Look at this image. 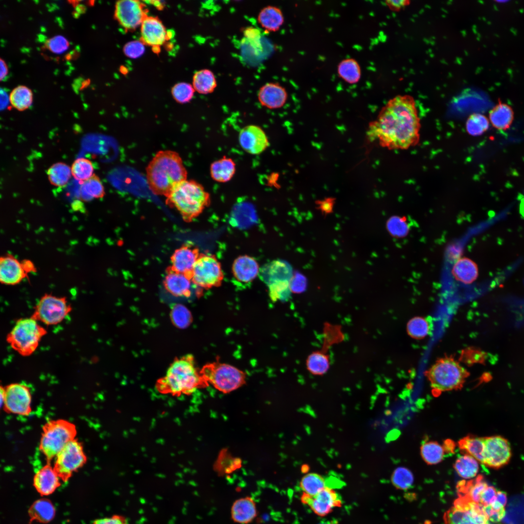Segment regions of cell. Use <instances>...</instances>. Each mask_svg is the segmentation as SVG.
<instances>
[{
	"label": "cell",
	"instance_id": "4fadbf2b",
	"mask_svg": "<svg viewBox=\"0 0 524 524\" xmlns=\"http://www.w3.org/2000/svg\"><path fill=\"white\" fill-rule=\"evenodd\" d=\"M145 4L138 0H123L116 2L115 17L125 30L131 31L141 26L147 15Z\"/></svg>",
	"mask_w": 524,
	"mask_h": 524
},
{
	"label": "cell",
	"instance_id": "8d00e7d4",
	"mask_svg": "<svg viewBox=\"0 0 524 524\" xmlns=\"http://www.w3.org/2000/svg\"><path fill=\"white\" fill-rule=\"evenodd\" d=\"M454 467L461 477L470 479L475 477L478 472V461L473 457L464 454L457 459Z\"/></svg>",
	"mask_w": 524,
	"mask_h": 524
},
{
	"label": "cell",
	"instance_id": "6da1fadb",
	"mask_svg": "<svg viewBox=\"0 0 524 524\" xmlns=\"http://www.w3.org/2000/svg\"><path fill=\"white\" fill-rule=\"evenodd\" d=\"M421 129L415 103L408 96H397L389 101L377 119L370 123V140H377L390 150L407 149L416 146Z\"/></svg>",
	"mask_w": 524,
	"mask_h": 524
},
{
	"label": "cell",
	"instance_id": "db71d44e",
	"mask_svg": "<svg viewBox=\"0 0 524 524\" xmlns=\"http://www.w3.org/2000/svg\"><path fill=\"white\" fill-rule=\"evenodd\" d=\"M245 38L250 45L255 49L261 47V33L259 29L254 27H247L243 31Z\"/></svg>",
	"mask_w": 524,
	"mask_h": 524
},
{
	"label": "cell",
	"instance_id": "b9f144b4",
	"mask_svg": "<svg viewBox=\"0 0 524 524\" xmlns=\"http://www.w3.org/2000/svg\"><path fill=\"white\" fill-rule=\"evenodd\" d=\"M306 365L307 369L312 374L322 375L327 372L329 367V358L326 353L322 351H316L308 357Z\"/></svg>",
	"mask_w": 524,
	"mask_h": 524
},
{
	"label": "cell",
	"instance_id": "e0dca14e",
	"mask_svg": "<svg viewBox=\"0 0 524 524\" xmlns=\"http://www.w3.org/2000/svg\"><path fill=\"white\" fill-rule=\"evenodd\" d=\"M238 139L241 147L252 155L262 153L269 146L265 132L255 125H249L242 128L239 132Z\"/></svg>",
	"mask_w": 524,
	"mask_h": 524
},
{
	"label": "cell",
	"instance_id": "7a4b0ae2",
	"mask_svg": "<svg viewBox=\"0 0 524 524\" xmlns=\"http://www.w3.org/2000/svg\"><path fill=\"white\" fill-rule=\"evenodd\" d=\"M147 180L152 192L167 196L178 184L187 180V172L179 154L172 150L158 151L146 168Z\"/></svg>",
	"mask_w": 524,
	"mask_h": 524
},
{
	"label": "cell",
	"instance_id": "52a82bcc",
	"mask_svg": "<svg viewBox=\"0 0 524 524\" xmlns=\"http://www.w3.org/2000/svg\"><path fill=\"white\" fill-rule=\"evenodd\" d=\"M77 430L75 426L67 421L59 419L49 421L43 427L39 449L51 460L70 441L74 439Z\"/></svg>",
	"mask_w": 524,
	"mask_h": 524
},
{
	"label": "cell",
	"instance_id": "5b68a950",
	"mask_svg": "<svg viewBox=\"0 0 524 524\" xmlns=\"http://www.w3.org/2000/svg\"><path fill=\"white\" fill-rule=\"evenodd\" d=\"M426 375L432 388L442 392L461 389L469 373L454 358L445 356L436 360Z\"/></svg>",
	"mask_w": 524,
	"mask_h": 524
},
{
	"label": "cell",
	"instance_id": "f546056e",
	"mask_svg": "<svg viewBox=\"0 0 524 524\" xmlns=\"http://www.w3.org/2000/svg\"><path fill=\"white\" fill-rule=\"evenodd\" d=\"M452 272L458 281L469 284L474 282L478 276V268L472 260L464 258L458 260L454 264Z\"/></svg>",
	"mask_w": 524,
	"mask_h": 524
},
{
	"label": "cell",
	"instance_id": "3957f363",
	"mask_svg": "<svg viewBox=\"0 0 524 524\" xmlns=\"http://www.w3.org/2000/svg\"><path fill=\"white\" fill-rule=\"evenodd\" d=\"M209 383L196 368L194 358L187 355L175 360L159 381V390L173 394H191Z\"/></svg>",
	"mask_w": 524,
	"mask_h": 524
},
{
	"label": "cell",
	"instance_id": "c3c4849f",
	"mask_svg": "<svg viewBox=\"0 0 524 524\" xmlns=\"http://www.w3.org/2000/svg\"><path fill=\"white\" fill-rule=\"evenodd\" d=\"M387 228L390 234L398 238L406 236L409 230L408 224L405 218L399 216L390 218L387 222Z\"/></svg>",
	"mask_w": 524,
	"mask_h": 524
},
{
	"label": "cell",
	"instance_id": "8992f818",
	"mask_svg": "<svg viewBox=\"0 0 524 524\" xmlns=\"http://www.w3.org/2000/svg\"><path fill=\"white\" fill-rule=\"evenodd\" d=\"M47 333L38 322L30 318L17 320L6 339L11 347L20 355L27 357L37 348L41 339Z\"/></svg>",
	"mask_w": 524,
	"mask_h": 524
},
{
	"label": "cell",
	"instance_id": "9c48e42d",
	"mask_svg": "<svg viewBox=\"0 0 524 524\" xmlns=\"http://www.w3.org/2000/svg\"><path fill=\"white\" fill-rule=\"evenodd\" d=\"M72 307L66 297L44 295L36 304L31 317L49 325L59 324L71 312Z\"/></svg>",
	"mask_w": 524,
	"mask_h": 524
},
{
	"label": "cell",
	"instance_id": "680465c9",
	"mask_svg": "<svg viewBox=\"0 0 524 524\" xmlns=\"http://www.w3.org/2000/svg\"><path fill=\"white\" fill-rule=\"evenodd\" d=\"M334 203V198H326L322 200L316 202V204L320 209L324 213H329L332 212Z\"/></svg>",
	"mask_w": 524,
	"mask_h": 524
},
{
	"label": "cell",
	"instance_id": "74e56055",
	"mask_svg": "<svg viewBox=\"0 0 524 524\" xmlns=\"http://www.w3.org/2000/svg\"><path fill=\"white\" fill-rule=\"evenodd\" d=\"M423 460L428 464L434 465L441 462L446 452L444 447L435 441H427L421 446Z\"/></svg>",
	"mask_w": 524,
	"mask_h": 524
},
{
	"label": "cell",
	"instance_id": "ab89813d",
	"mask_svg": "<svg viewBox=\"0 0 524 524\" xmlns=\"http://www.w3.org/2000/svg\"><path fill=\"white\" fill-rule=\"evenodd\" d=\"M327 484L326 479L322 475L317 473H311L303 476L300 481L299 486L303 492L314 496L325 488L328 487Z\"/></svg>",
	"mask_w": 524,
	"mask_h": 524
},
{
	"label": "cell",
	"instance_id": "f35d334b",
	"mask_svg": "<svg viewBox=\"0 0 524 524\" xmlns=\"http://www.w3.org/2000/svg\"><path fill=\"white\" fill-rule=\"evenodd\" d=\"M12 106L16 110L23 111L32 104L33 93L30 89L24 85H19L11 92L9 96Z\"/></svg>",
	"mask_w": 524,
	"mask_h": 524
},
{
	"label": "cell",
	"instance_id": "cb8c5ba5",
	"mask_svg": "<svg viewBox=\"0 0 524 524\" xmlns=\"http://www.w3.org/2000/svg\"><path fill=\"white\" fill-rule=\"evenodd\" d=\"M191 277L170 269L164 281L167 291L175 296H189L191 293Z\"/></svg>",
	"mask_w": 524,
	"mask_h": 524
},
{
	"label": "cell",
	"instance_id": "bcb514c9",
	"mask_svg": "<svg viewBox=\"0 0 524 524\" xmlns=\"http://www.w3.org/2000/svg\"><path fill=\"white\" fill-rule=\"evenodd\" d=\"M413 481L414 478L411 472L405 467H398L392 474V482L398 489H409L413 484Z\"/></svg>",
	"mask_w": 524,
	"mask_h": 524
},
{
	"label": "cell",
	"instance_id": "7dc6e473",
	"mask_svg": "<svg viewBox=\"0 0 524 524\" xmlns=\"http://www.w3.org/2000/svg\"><path fill=\"white\" fill-rule=\"evenodd\" d=\"M195 89L193 85L188 83L180 82L175 84L171 90L175 100L180 103L190 101L193 98Z\"/></svg>",
	"mask_w": 524,
	"mask_h": 524
},
{
	"label": "cell",
	"instance_id": "60d3db41",
	"mask_svg": "<svg viewBox=\"0 0 524 524\" xmlns=\"http://www.w3.org/2000/svg\"><path fill=\"white\" fill-rule=\"evenodd\" d=\"M241 466L240 458H233L226 449L222 450L214 465V469L220 475L230 474Z\"/></svg>",
	"mask_w": 524,
	"mask_h": 524
},
{
	"label": "cell",
	"instance_id": "d590c367",
	"mask_svg": "<svg viewBox=\"0 0 524 524\" xmlns=\"http://www.w3.org/2000/svg\"><path fill=\"white\" fill-rule=\"evenodd\" d=\"M47 175L52 185L62 187L67 184L71 177V168L64 163H56L48 169Z\"/></svg>",
	"mask_w": 524,
	"mask_h": 524
},
{
	"label": "cell",
	"instance_id": "6125c7cd",
	"mask_svg": "<svg viewBox=\"0 0 524 524\" xmlns=\"http://www.w3.org/2000/svg\"><path fill=\"white\" fill-rule=\"evenodd\" d=\"M0 81H2L8 74V68L5 62L1 58L0 59Z\"/></svg>",
	"mask_w": 524,
	"mask_h": 524
},
{
	"label": "cell",
	"instance_id": "6f0895ef",
	"mask_svg": "<svg viewBox=\"0 0 524 524\" xmlns=\"http://www.w3.org/2000/svg\"><path fill=\"white\" fill-rule=\"evenodd\" d=\"M93 524H128L126 518L121 515H115L110 517L98 519Z\"/></svg>",
	"mask_w": 524,
	"mask_h": 524
},
{
	"label": "cell",
	"instance_id": "d6986e66",
	"mask_svg": "<svg viewBox=\"0 0 524 524\" xmlns=\"http://www.w3.org/2000/svg\"><path fill=\"white\" fill-rule=\"evenodd\" d=\"M21 261L11 254L1 256L0 259V281L2 284L15 285L27 278Z\"/></svg>",
	"mask_w": 524,
	"mask_h": 524
},
{
	"label": "cell",
	"instance_id": "94428289",
	"mask_svg": "<svg viewBox=\"0 0 524 524\" xmlns=\"http://www.w3.org/2000/svg\"><path fill=\"white\" fill-rule=\"evenodd\" d=\"M25 272L28 275L31 272H36V269L34 263L29 260H23L21 261Z\"/></svg>",
	"mask_w": 524,
	"mask_h": 524
},
{
	"label": "cell",
	"instance_id": "e575fe53",
	"mask_svg": "<svg viewBox=\"0 0 524 524\" xmlns=\"http://www.w3.org/2000/svg\"><path fill=\"white\" fill-rule=\"evenodd\" d=\"M339 76L350 84L358 82L360 79L361 69L358 62L352 58L343 60L338 66Z\"/></svg>",
	"mask_w": 524,
	"mask_h": 524
},
{
	"label": "cell",
	"instance_id": "11a10c76",
	"mask_svg": "<svg viewBox=\"0 0 524 524\" xmlns=\"http://www.w3.org/2000/svg\"><path fill=\"white\" fill-rule=\"evenodd\" d=\"M497 492L494 487L488 485L482 493L478 504L485 507L491 504L496 500Z\"/></svg>",
	"mask_w": 524,
	"mask_h": 524
},
{
	"label": "cell",
	"instance_id": "44dd1931",
	"mask_svg": "<svg viewBox=\"0 0 524 524\" xmlns=\"http://www.w3.org/2000/svg\"><path fill=\"white\" fill-rule=\"evenodd\" d=\"M288 98L285 88L277 82H268L259 89L258 98L261 105L270 109L281 108Z\"/></svg>",
	"mask_w": 524,
	"mask_h": 524
},
{
	"label": "cell",
	"instance_id": "ee69618b",
	"mask_svg": "<svg viewBox=\"0 0 524 524\" xmlns=\"http://www.w3.org/2000/svg\"><path fill=\"white\" fill-rule=\"evenodd\" d=\"M488 118L480 114H473L469 116L466 122L467 132L472 136H480L489 128Z\"/></svg>",
	"mask_w": 524,
	"mask_h": 524
},
{
	"label": "cell",
	"instance_id": "ac0fdd59",
	"mask_svg": "<svg viewBox=\"0 0 524 524\" xmlns=\"http://www.w3.org/2000/svg\"><path fill=\"white\" fill-rule=\"evenodd\" d=\"M140 26L141 40L145 45L159 48L168 38V32L157 17L146 16Z\"/></svg>",
	"mask_w": 524,
	"mask_h": 524
},
{
	"label": "cell",
	"instance_id": "7c38bea8",
	"mask_svg": "<svg viewBox=\"0 0 524 524\" xmlns=\"http://www.w3.org/2000/svg\"><path fill=\"white\" fill-rule=\"evenodd\" d=\"M55 457L53 468L59 478L65 482L86 461L82 446L75 439L68 442Z\"/></svg>",
	"mask_w": 524,
	"mask_h": 524
},
{
	"label": "cell",
	"instance_id": "836d02e7",
	"mask_svg": "<svg viewBox=\"0 0 524 524\" xmlns=\"http://www.w3.org/2000/svg\"><path fill=\"white\" fill-rule=\"evenodd\" d=\"M105 195L104 186L99 178L94 174L82 182L80 189V198L88 202L93 199L102 198Z\"/></svg>",
	"mask_w": 524,
	"mask_h": 524
},
{
	"label": "cell",
	"instance_id": "f1b7e54d",
	"mask_svg": "<svg viewBox=\"0 0 524 524\" xmlns=\"http://www.w3.org/2000/svg\"><path fill=\"white\" fill-rule=\"evenodd\" d=\"M489 119L494 128L506 131L510 127L513 121L514 112L509 105L499 101L490 111Z\"/></svg>",
	"mask_w": 524,
	"mask_h": 524
},
{
	"label": "cell",
	"instance_id": "4dcf8cb0",
	"mask_svg": "<svg viewBox=\"0 0 524 524\" xmlns=\"http://www.w3.org/2000/svg\"><path fill=\"white\" fill-rule=\"evenodd\" d=\"M193 86L195 90L199 94L206 95L212 93L217 86L214 74L208 69L197 71L193 78Z\"/></svg>",
	"mask_w": 524,
	"mask_h": 524
},
{
	"label": "cell",
	"instance_id": "30bf717a",
	"mask_svg": "<svg viewBox=\"0 0 524 524\" xmlns=\"http://www.w3.org/2000/svg\"><path fill=\"white\" fill-rule=\"evenodd\" d=\"M445 524H491L483 507L464 496H459L444 514Z\"/></svg>",
	"mask_w": 524,
	"mask_h": 524
},
{
	"label": "cell",
	"instance_id": "7bdbcfd3",
	"mask_svg": "<svg viewBox=\"0 0 524 524\" xmlns=\"http://www.w3.org/2000/svg\"><path fill=\"white\" fill-rule=\"evenodd\" d=\"M431 326L428 320L423 317L417 316L410 319L407 323L408 335L415 339H422L430 333Z\"/></svg>",
	"mask_w": 524,
	"mask_h": 524
},
{
	"label": "cell",
	"instance_id": "2e32d148",
	"mask_svg": "<svg viewBox=\"0 0 524 524\" xmlns=\"http://www.w3.org/2000/svg\"><path fill=\"white\" fill-rule=\"evenodd\" d=\"M301 502L308 505L316 515L323 517L331 512L333 508L342 505L341 497L332 488L327 487L314 496L303 492Z\"/></svg>",
	"mask_w": 524,
	"mask_h": 524
},
{
	"label": "cell",
	"instance_id": "603a6c76",
	"mask_svg": "<svg viewBox=\"0 0 524 524\" xmlns=\"http://www.w3.org/2000/svg\"><path fill=\"white\" fill-rule=\"evenodd\" d=\"M230 514L232 520L236 523L247 524L251 523L257 515L255 501L249 496L236 500L232 505Z\"/></svg>",
	"mask_w": 524,
	"mask_h": 524
},
{
	"label": "cell",
	"instance_id": "484cf974",
	"mask_svg": "<svg viewBox=\"0 0 524 524\" xmlns=\"http://www.w3.org/2000/svg\"><path fill=\"white\" fill-rule=\"evenodd\" d=\"M262 271L263 279L268 285L283 281H291L293 277L291 266L280 260L271 262L263 268Z\"/></svg>",
	"mask_w": 524,
	"mask_h": 524
},
{
	"label": "cell",
	"instance_id": "f6af8a7d",
	"mask_svg": "<svg viewBox=\"0 0 524 524\" xmlns=\"http://www.w3.org/2000/svg\"><path fill=\"white\" fill-rule=\"evenodd\" d=\"M71 170L73 177L82 182L88 180L94 175L92 163L84 158L75 160L72 164Z\"/></svg>",
	"mask_w": 524,
	"mask_h": 524
},
{
	"label": "cell",
	"instance_id": "83f0119b",
	"mask_svg": "<svg viewBox=\"0 0 524 524\" xmlns=\"http://www.w3.org/2000/svg\"><path fill=\"white\" fill-rule=\"evenodd\" d=\"M284 16L280 8L269 5L263 8L258 16V21L266 31H278L284 23Z\"/></svg>",
	"mask_w": 524,
	"mask_h": 524
},
{
	"label": "cell",
	"instance_id": "5bb4252c",
	"mask_svg": "<svg viewBox=\"0 0 524 524\" xmlns=\"http://www.w3.org/2000/svg\"><path fill=\"white\" fill-rule=\"evenodd\" d=\"M4 407L8 412L27 415L31 410L29 388L23 383H12L4 388Z\"/></svg>",
	"mask_w": 524,
	"mask_h": 524
},
{
	"label": "cell",
	"instance_id": "ffe728a7",
	"mask_svg": "<svg viewBox=\"0 0 524 524\" xmlns=\"http://www.w3.org/2000/svg\"><path fill=\"white\" fill-rule=\"evenodd\" d=\"M198 249L192 245H185L176 249L171 258V269L176 272L191 274L199 257Z\"/></svg>",
	"mask_w": 524,
	"mask_h": 524
},
{
	"label": "cell",
	"instance_id": "8fae6325",
	"mask_svg": "<svg viewBox=\"0 0 524 524\" xmlns=\"http://www.w3.org/2000/svg\"><path fill=\"white\" fill-rule=\"evenodd\" d=\"M192 282L205 289L221 285L224 274L216 257L212 254H200L191 274Z\"/></svg>",
	"mask_w": 524,
	"mask_h": 524
},
{
	"label": "cell",
	"instance_id": "681fc988",
	"mask_svg": "<svg viewBox=\"0 0 524 524\" xmlns=\"http://www.w3.org/2000/svg\"><path fill=\"white\" fill-rule=\"evenodd\" d=\"M505 505L496 500L489 505L482 507L489 521L493 523L500 522L506 514Z\"/></svg>",
	"mask_w": 524,
	"mask_h": 524
},
{
	"label": "cell",
	"instance_id": "f5cc1de1",
	"mask_svg": "<svg viewBox=\"0 0 524 524\" xmlns=\"http://www.w3.org/2000/svg\"><path fill=\"white\" fill-rule=\"evenodd\" d=\"M141 41L135 40L127 43L124 47V54L130 58H137L144 53L145 47Z\"/></svg>",
	"mask_w": 524,
	"mask_h": 524
},
{
	"label": "cell",
	"instance_id": "f907efd6",
	"mask_svg": "<svg viewBox=\"0 0 524 524\" xmlns=\"http://www.w3.org/2000/svg\"><path fill=\"white\" fill-rule=\"evenodd\" d=\"M45 46L52 52L61 54L68 49L69 42L65 37L58 35L48 39Z\"/></svg>",
	"mask_w": 524,
	"mask_h": 524
},
{
	"label": "cell",
	"instance_id": "4316f807",
	"mask_svg": "<svg viewBox=\"0 0 524 524\" xmlns=\"http://www.w3.org/2000/svg\"><path fill=\"white\" fill-rule=\"evenodd\" d=\"M236 172V164L230 158L224 156L210 165V175L214 181L225 183L230 181Z\"/></svg>",
	"mask_w": 524,
	"mask_h": 524
},
{
	"label": "cell",
	"instance_id": "be15d7a7",
	"mask_svg": "<svg viewBox=\"0 0 524 524\" xmlns=\"http://www.w3.org/2000/svg\"><path fill=\"white\" fill-rule=\"evenodd\" d=\"M156 7L160 9L163 7V4L161 3L160 1H150Z\"/></svg>",
	"mask_w": 524,
	"mask_h": 524
},
{
	"label": "cell",
	"instance_id": "277c9868",
	"mask_svg": "<svg viewBox=\"0 0 524 524\" xmlns=\"http://www.w3.org/2000/svg\"><path fill=\"white\" fill-rule=\"evenodd\" d=\"M167 198V202L187 221L198 216L211 203L210 194L201 184L192 180L178 184Z\"/></svg>",
	"mask_w": 524,
	"mask_h": 524
},
{
	"label": "cell",
	"instance_id": "91938a15",
	"mask_svg": "<svg viewBox=\"0 0 524 524\" xmlns=\"http://www.w3.org/2000/svg\"><path fill=\"white\" fill-rule=\"evenodd\" d=\"M408 1L403 0H387V5L393 9H399L407 5Z\"/></svg>",
	"mask_w": 524,
	"mask_h": 524
},
{
	"label": "cell",
	"instance_id": "d4e9b609",
	"mask_svg": "<svg viewBox=\"0 0 524 524\" xmlns=\"http://www.w3.org/2000/svg\"><path fill=\"white\" fill-rule=\"evenodd\" d=\"M59 477L54 468L46 465L39 470L33 478V485L43 495L52 493L60 485Z\"/></svg>",
	"mask_w": 524,
	"mask_h": 524
},
{
	"label": "cell",
	"instance_id": "ba28073f",
	"mask_svg": "<svg viewBox=\"0 0 524 524\" xmlns=\"http://www.w3.org/2000/svg\"><path fill=\"white\" fill-rule=\"evenodd\" d=\"M200 373L209 384L225 393L237 389L246 382V375L244 372L231 365L218 361L205 365Z\"/></svg>",
	"mask_w": 524,
	"mask_h": 524
},
{
	"label": "cell",
	"instance_id": "9f6ffc18",
	"mask_svg": "<svg viewBox=\"0 0 524 524\" xmlns=\"http://www.w3.org/2000/svg\"><path fill=\"white\" fill-rule=\"evenodd\" d=\"M307 285L306 279L300 274L293 277L290 281L291 291L300 293L305 290Z\"/></svg>",
	"mask_w": 524,
	"mask_h": 524
},
{
	"label": "cell",
	"instance_id": "1f68e13d",
	"mask_svg": "<svg viewBox=\"0 0 524 524\" xmlns=\"http://www.w3.org/2000/svg\"><path fill=\"white\" fill-rule=\"evenodd\" d=\"M31 521L36 520L43 523H48L54 517L55 508L48 499H41L35 501L29 510Z\"/></svg>",
	"mask_w": 524,
	"mask_h": 524
},
{
	"label": "cell",
	"instance_id": "9a60e30c",
	"mask_svg": "<svg viewBox=\"0 0 524 524\" xmlns=\"http://www.w3.org/2000/svg\"><path fill=\"white\" fill-rule=\"evenodd\" d=\"M484 456L483 464L493 468H499L507 464L511 456L508 440L500 436L483 438Z\"/></svg>",
	"mask_w": 524,
	"mask_h": 524
},
{
	"label": "cell",
	"instance_id": "d6a6232c",
	"mask_svg": "<svg viewBox=\"0 0 524 524\" xmlns=\"http://www.w3.org/2000/svg\"><path fill=\"white\" fill-rule=\"evenodd\" d=\"M458 445L465 454L475 458L478 462L483 464L484 456V442L483 438L469 435L460 440Z\"/></svg>",
	"mask_w": 524,
	"mask_h": 524
},
{
	"label": "cell",
	"instance_id": "816d5d0a",
	"mask_svg": "<svg viewBox=\"0 0 524 524\" xmlns=\"http://www.w3.org/2000/svg\"><path fill=\"white\" fill-rule=\"evenodd\" d=\"M172 318L175 324L181 328L189 325L192 319L189 311L184 306L180 305L174 308Z\"/></svg>",
	"mask_w": 524,
	"mask_h": 524
},
{
	"label": "cell",
	"instance_id": "7402d4cb",
	"mask_svg": "<svg viewBox=\"0 0 524 524\" xmlns=\"http://www.w3.org/2000/svg\"><path fill=\"white\" fill-rule=\"evenodd\" d=\"M232 270L235 278L243 283L252 282L260 270L256 260L246 255L240 256L234 261Z\"/></svg>",
	"mask_w": 524,
	"mask_h": 524
}]
</instances>
